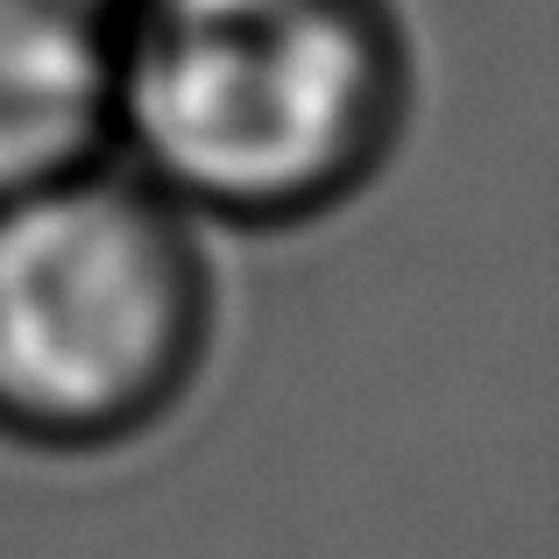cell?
Returning <instances> with one entry per match:
<instances>
[{
    "label": "cell",
    "instance_id": "6da1fadb",
    "mask_svg": "<svg viewBox=\"0 0 559 559\" xmlns=\"http://www.w3.org/2000/svg\"><path fill=\"white\" fill-rule=\"evenodd\" d=\"M411 50L390 0H135L114 156L185 219L284 234L390 164Z\"/></svg>",
    "mask_w": 559,
    "mask_h": 559
},
{
    "label": "cell",
    "instance_id": "7a4b0ae2",
    "mask_svg": "<svg viewBox=\"0 0 559 559\" xmlns=\"http://www.w3.org/2000/svg\"><path fill=\"white\" fill-rule=\"evenodd\" d=\"M213 347L205 227L121 156L0 199V439L114 453L164 425Z\"/></svg>",
    "mask_w": 559,
    "mask_h": 559
},
{
    "label": "cell",
    "instance_id": "3957f363",
    "mask_svg": "<svg viewBox=\"0 0 559 559\" xmlns=\"http://www.w3.org/2000/svg\"><path fill=\"white\" fill-rule=\"evenodd\" d=\"M135 0H0V199L114 156Z\"/></svg>",
    "mask_w": 559,
    "mask_h": 559
}]
</instances>
